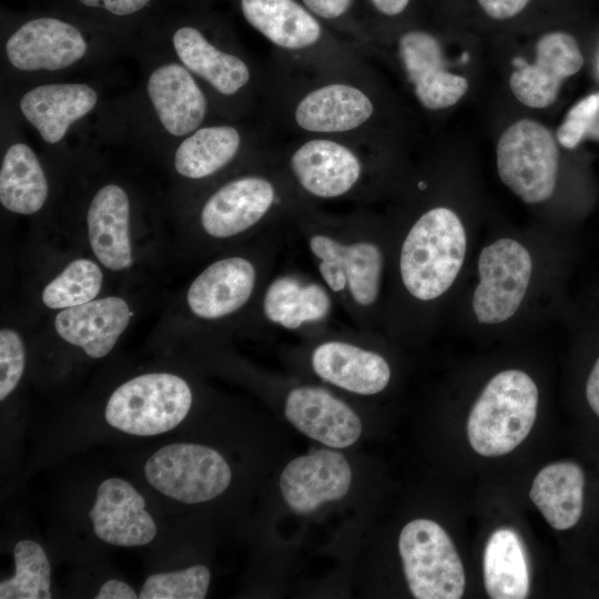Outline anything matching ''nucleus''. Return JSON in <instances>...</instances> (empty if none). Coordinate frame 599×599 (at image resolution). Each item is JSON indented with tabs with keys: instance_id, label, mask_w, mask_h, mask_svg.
<instances>
[{
	"instance_id": "nucleus-1",
	"label": "nucleus",
	"mask_w": 599,
	"mask_h": 599,
	"mask_svg": "<svg viewBox=\"0 0 599 599\" xmlns=\"http://www.w3.org/2000/svg\"><path fill=\"white\" fill-rule=\"evenodd\" d=\"M291 227L302 240L317 278L354 327L375 328L388 254L373 219L363 209L333 215L309 204L294 216Z\"/></svg>"
},
{
	"instance_id": "nucleus-2",
	"label": "nucleus",
	"mask_w": 599,
	"mask_h": 599,
	"mask_svg": "<svg viewBox=\"0 0 599 599\" xmlns=\"http://www.w3.org/2000/svg\"><path fill=\"white\" fill-rule=\"evenodd\" d=\"M306 205L278 164L276 151L211 190L197 207L196 231L210 248L236 246L291 225Z\"/></svg>"
},
{
	"instance_id": "nucleus-3",
	"label": "nucleus",
	"mask_w": 599,
	"mask_h": 599,
	"mask_svg": "<svg viewBox=\"0 0 599 599\" xmlns=\"http://www.w3.org/2000/svg\"><path fill=\"white\" fill-rule=\"evenodd\" d=\"M271 83L275 119L298 136H331L366 141L376 102L363 82V68L305 71Z\"/></svg>"
},
{
	"instance_id": "nucleus-4",
	"label": "nucleus",
	"mask_w": 599,
	"mask_h": 599,
	"mask_svg": "<svg viewBox=\"0 0 599 599\" xmlns=\"http://www.w3.org/2000/svg\"><path fill=\"white\" fill-rule=\"evenodd\" d=\"M290 227L270 230L206 264L186 287L184 304L189 314L209 325L251 316L273 275Z\"/></svg>"
},
{
	"instance_id": "nucleus-5",
	"label": "nucleus",
	"mask_w": 599,
	"mask_h": 599,
	"mask_svg": "<svg viewBox=\"0 0 599 599\" xmlns=\"http://www.w3.org/2000/svg\"><path fill=\"white\" fill-rule=\"evenodd\" d=\"M366 143L331 136H298L277 151V162L297 195L308 204H363L373 180Z\"/></svg>"
},
{
	"instance_id": "nucleus-6",
	"label": "nucleus",
	"mask_w": 599,
	"mask_h": 599,
	"mask_svg": "<svg viewBox=\"0 0 599 599\" xmlns=\"http://www.w3.org/2000/svg\"><path fill=\"white\" fill-rule=\"evenodd\" d=\"M467 248L465 227L446 206L423 212L408 227L397 253L399 283L412 300L429 303L457 278Z\"/></svg>"
},
{
	"instance_id": "nucleus-7",
	"label": "nucleus",
	"mask_w": 599,
	"mask_h": 599,
	"mask_svg": "<svg viewBox=\"0 0 599 599\" xmlns=\"http://www.w3.org/2000/svg\"><path fill=\"white\" fill-rule=\"evenodd\" d=\"M248 24L298 71H341L363 68L362 52L332 44L319 19L296 0H241Z\"/></svg>"
},
{
	"instance_id": "nucleus-8",
	"label": "nucleus",
	"mask_w": 599,
	"mask_h": 599,
	"mask_svg": "<svg viewBox=\"0 0 599 599\" xmlns=\"http://www.w3.org/2000/svg\"><path fill=\"white\" fill-rule=\"evenodd\" d=\"M538 388L522 370L507 369L495 375L473 405L467 437L479 455H506L530 433L537 416Z\"/></svg>"
},
{
	"instance_id": "nucleus-9",
	"label": "nucleus",
	"mask_w": 599,
	"mask_h": 599,
	"mask_svg": "<svg viewBox=\"0 0 599 599\" xmlns=\"http://www.w3.org/2000/svg\"><path fill=\"white\" fill-rule=\"evenodd\" d=\"M189 383L172 373H146L121 384L110 395L104 418L110 426L136 436H153L176 427L189 414Z\"/></svg>"
},
{
	"instance_id": "nucleus-10",
	"label": "nucleus",
	"mask_w": 599,
	"mask_h": 599,
	"mask_svg": "<svg viewBox=\"0 0 599 599\" xmlns=\"http://www.w3.org/2000/svg\"><path fill=\"white\" fill-rule=\"evenodd\" d=\"M404 573L417 599L461 598L466 578L460 557L448 534L435 521L415 519L398 538Z\"/></svg>"
},
{
	"instance_id": "nucleus-11",
	"label": "nucleus",
	"mask_w": 599,
	"mask_h": 599,
	"mask_svg": "<svg viewBox=\"0 0 599 599\" xmlns=\"http://www.w3.org/2000/svg\"><path fill=\"white\" fill-rule=\"evenodd\" d=\"M502 183L520 200L537 204L554 194L559 151L551 132L532 120H519L506 129L496 148Z\"/></svg>"
},
{
	"instance_id": "nucleus-12",
	"label": "nucleus",
	"mask_w": 599,
	"mask_h": 599,
	"mask_svg": "<svg viewBox=\"0 0 599 599\" xmlns=\"http://www.w3.org/2000/svg\"><path fill=\"white\" fill-rule=\"evenodd\" d=\"M146 481L162 495L184 504H200L220 496L232 473L215 449L175 443L156 450L145 463Z\"/></svg>"
},
{
	"instance_id": "nucleus-13",
	"label": "nucleus",
	"mask_w": 599,
	"mask_h": 599,
	"mask_svg": "<svg viewBox=\"0 0 599 599\" xmlns=\"http://www.w3.org/2000/svg\"><path fill=\"white\" fill-rule=\"evenodd\" d=\"M532 273L528 250L518 241L502 237L485 246L478 258L479 283L473 295V311L481 324H499L519 308Z\"/></svg>"
},
{
	"instance_id": "nucleus-14",
	"label": "nucleus",
	"mask_w": 599,
	"mask_h": 599,
	"mask_svg": "<svg viewBox=\"0 0 599 599\" xmlns=\"http://www.w3.org/2000/svg\"><path fill=\"white\" fill-rule=\"evenodd\" d=\"M331 328L307 335L313 341V373L324 383L353 394L370 396L384 390L392 377L386 358L354 341L353 334H337Z\"/></svg>"
},
{
	"instance_id": "nucleus-15",
	"label": "nucleus",
	"mask_w": 599,
	"mask_h": 599,
	"mask_svg": "<svg viewBox=\"0 0 599 599\" xmlns=\"http://www.w3.org/2000/svg\"><path fill=\"white\" fill-rule=\"evenodd\" d=\"M334 298L323 283L300 272L272 275L251 316L271 328L306 336L329 326Z\"/></svg>"
},
{
	"instance_id": "nucleus-16",
	"label": "nucleus",
	"mask_w": 599,
	"mask_h": 599,
	"mask_svg": "<svg viewBox=\"0 0 599 599\" xmlns=\"http://www.w3.org/2000/svg\"><path fill=\"white\" fill-rule=\"evenodd\" d=\"M87 241L93 257L113 273L130 271L135 263L131 201L116 183L102 185L85 213Z\"/></svg>"
},
{
	"instance_id": "nucleus-17",
	"label": "nucleus",
	"mask_w": 599,
	"mask_h": 599,
	"mask_svg": "<svg viewBox=\"0 0 599 599\" xmlns=\"http://www.w3.org/2000/svg\"><path fill=\"white\" fill-rule=\"evenodd\" d=\"M516 70L509 85L514 95L525 105L542 109L552 104L565 79L577 73L583 57L576 39L565 32H550L536 44L535 63L515 58Z\"/></svg>"
},
{
	"instance_id": "nucleus-18",
	"label": "nucleus",
	"mask_w": 599,
	"mask_h": 599,
	"mask_svg": "<svg viewBox=\"0 0 599 599\" xmlns=\"http://www.w3.org/2000/svg\"><path fill=\"white\" fill-rule=\"evenodd\" d=\"M397 57L416 99L427 110L456 104L468 89L465 78L447 70L441 44L428 32H405L398 39Z\"/></svg>"
},
{
	"instance_id": "nucleus-19",
	"label": "nucleus",
	"mask_w": 599,
	"mask_h": 599,
	"mask_svg": "<svg viewBox=\"0 0 599 599\" xmlns=\"http://www.w3.org/2000/svg\"><path fill=\"white\" fill-rule=\"evenodd\" d=\"M87 51V41L75 27L50 17L27 21L6 43L10 64L27 72L69 68L79 62Z\"/></svg>"
},
{
	"instance_id": "nucleus-20",
	"label": "nucleus",
	"mask_w": 599,
	"mask_h": 599,
	"mask_svg": "<svg viewBox=\"0 0 599 599\" xmlns=\"http://www.w3.org/2000/svg\"><path fill=\"white\" fill-rule=\"evenodd\" d=\"M284 415L301 433L334 448L353 445L362 434V422L354 409L322 386L290 388Z\"/></svg>"
},
{
	"instance_id": "nucleus-21",
	"label": "nucleus",
	"mask_w": 599,
	"mask_h": 599,
	"mask_svg": "<svg viewBox=\"0 0 599 599\" xmlns=\"http://www.w3.org/2000/svg\"><path fill=\"white\" fill-rule=\"evenodd\" d=\"M133 315L125 298L109 295L58 311L53 328L62 341L80 348L90 358L99 359L111 353Z\"/></svg>"
},
{
	"instance_id": "nucleus-22",
	"label": "nucleus",
	"mask_w": 599,
	"mask_h": 599,
	"mask_svg": "<svg viewBox=\"0 0 599 599\" xmlns=\"http://www.w3.org/2000/svg\"><path fill=\"white\" fill-rule=\"evenodd\" d=\"M352 484V469L343 454L319 449L300 456L284 468L280 487L295 512L308 514L321 505L346 496Z\"/></svg>"
},
{
	"instance_id": "nucleus-23",
	"label": "nucleus",
	"mask_w": 599,
	"mask_h": 599,
	"mask_svg": "<svg viewBox=\"0 0 599 599\" xmlns=\"http://www.w3.org/2000/svg\"><path fill=\"white\" fill-rule=\"evenodd\" d=\"M89 516L95 536L114 546H143L156 535L143 496L121 478H108L99 485Z\"/></svg>"
},
{
	"instance_id": "nucleus-24",
	"label": "nucleus",
	"mask_w": 599,
	"mask_h": 599,
	"mask_svg": "<svg viewBox=\"0 0 599 599\" xmlns=\"http://www.w3.org/2000/svg\"><path fill=\"white\" fill-rule=\"evenodd\" d=\"M146 92L159 122L176 138H185L202 126L209 101L194 75L176 62L154 69Z\"/></svg>"
},
{
	"instance_id": "nucleus-25",
	"label": "nucleus",
	"mask_w": 599,
	"mask_h": 599,
	"mask_svg": "<svg viewBox=\"0 0 599 599\" xmlns=\"http://www.w3.org/2000/svg\"><path fill=\"white\" fill-rule=\"evenodd\" d=\"M172 43L181 64L223 97L243 93L255 82L245 58L215 45L194 27L179 28Z\"/></svg>"
},
{
	"instance_id": "nucleus-26",
	"label": "nucleus",
	"mask_w": 599,
	"mask_h": 599,
	"mask_svg": "<svg viewBox=\"0 0 599 599\" xmlns=\"http://www.w3.org/2000/svg\"><path fill=\"white\" fill-rule=\"evenodd\" d=\"M97 103V91L85 83H50L26 92L19 104L21 113L42 140L57 144Z\"/></svg>"
},
{
	"instance_id": "nucleus-27",
	"label": "nucleus",
	"mask_w": 599,
	"mask_h": 599,
	"mask_svg": "<svg viewBox=\"0 0 599 599\" xmlns=\"http://www.w3.org/2000/svg\"><path fill=\"white\" fill-rule=\"evenodd\" d=\"M243 148L244 136L235 125H202L186 135L176 148L174 170L189 181H207L231 166Z\"/></svg>"
},
{
	"instance_id": "nucleus-28",
	"label": "nucleus",
	"mask_w": 599,
	"mask_h": 599,
	"mask_svg": "<svg viewBox=\"0 0 599 599\" xmlns=\"http://www.w3.org/2000/svg\"><path fill=\"white\" fill-rule=\"evenodd\" d=\"M586 474L575 461H556L536 475L530 499L556 530H568L581 519L585 509Z\"/></svg>"
},
{
	"instance_id": "nucleus-29",
	"label": "nucleus",
	"mask_w": 599,
	"mask_h": 599,
	"mask_svg": "<svg viewBox=\"0 0 599 599\" xmlns=\"http://www.w3.org/2000/svg\"><path fill=\"white\" fill-rule=\"evenodd\" d=\"M49 196V183L34 151L23 142L11 144L0 167V203L19 215L38 213Z\"/></svg>"
},
{
	"instance_id": "nucleus-30",
	"label": "nucleus",
	"mask_w": 599,
	"mask_h": 599,
	"mask_svg": "<svg viewBox=\"0 0 599 599\" xmlns=\"http://www.w3.org/2000/svg\"><path fill=\"white\" fill-rule=\"evenodd\" d=\"M484 582L493 599H524L530 590L526 551L516 531L495 530L484 551Z\"/></svg>"
},
{
	"instance_id": "nucleus-31",
	"label": "nucleus",
	"mask_w": 599,
	"mask_h": 599,
	"mask_svg": "<svg viewBox=\"0 0 599 599\" xmlns=\"http://www.w3.org/2000/svg\"><path fill=\"white\" fill-rule=\"evenodd\" d=\"M103 283L104 272L95 258L75 257L43 285L40 301L52 311L74 307L98 298Z\"/></svg>"
},
{
	"instance_id": "nucleus-32",
	"label": "nucleus",
	"mask_w": 599,
	"mask_h": 599,
	"mask_svg": "<svg viewBox=\"0 0 599 599\" xmlns=\"http://www.w3.org/2000/svg\"><path fill=\"white\" fill-rule=\"evenodd\" d=\"M16 573L0 582L1 599H50L51 569L43 548L33 540L17 542Z\"/></svg>"
},
{
	"instance_id": "nucleus-33",
	"label": "nucleus",
	"mask_w": 599,
	"mask_h": 599,
	"mask_svg": "<svg viewBox=\"0 0 599 599\" xmlns=\"http://www.w3.org/2000/svg\"><path fill=\"white\" fill-rule=\"evenodd\" d=\"M207 567L195 565L179 571L155 573L146 578L140 599H203L210 586Z\"/></svg>"
},
{
	"instance_id": "nucleus-34",
	"label": "nucleus",
	"mask_w": 599,
	"mask_h": 599,
	"mask_svg": "<svg viewBox=\"0 0 599 599\" xmlns=\"http://www.w3.org/2000/svg\"><path fill=\"white\" fill-rule=\"evenodd\" d=\"M557 138L566 149L576 148L585 139L599 141V92L581 99L568 111Z\"/></svg>"
},
{
	"instance_id": "nucleus-35",
	"label": "nucleus",
	"mask_w": 599,
	"mask_h": 599,
	"mask_svg": "<svg viewBox=\"0 0 599 599\" xmlns=\"http://www.w3.org/2000/svg\"><path fill=\"white\" fill-rule=\"evenodd\" d=\"M24 343L14 328L0 331V400H4L18 386L24 372Z\"/></svg>"
},
{
	"instance_id": "nucleus-36",
	"label": "nucleus",
	"mask_w": 599,
	"mask_h": 599,
	"mask_svg": "<svg viewBox=\"0 0 599 599\" xmlns=\"http://www.w3.org/2000/svg\"><path fill=\"white\" fill-rule=\"evenodd\" d=\"M353 3L354 0H302V4L314 16L325 21H335L345 17Z\"/></svg>"
},
{
	"instance_id": "nucleus-37",
	"label": "nucleus",
	"mask_w": 599,
	"mask_h": 599,
	"mask_svg": "<svg viewBox=\"0 0 599 599\" xmlns=\"http://www.w3.org/2000/svg\"><path fill=\"white\" fill-rule=\"evenodd\" d=\"M91 8H100L115 16H129L142 10L150 0H78Z\"/></svg>"
},
{
	"instance_id": "nucleus-38",
	"label": "nucleus",
	"mask_w": 599,
	"mask_h": 599,
	"mask_svg": "<svg viewBox=\"0 0 599 599\" xmlns=\"http://www.w3.org/2000/svg\"><path fill=\"white\" fill-rule=\"evenodd\" d=\"M481 9L494 19H509L518 14L530 0H477Z\"/></svg>"
},
{
	"instance_id": "nucleus-39",
	"label": "nucleus",
	"mask_w": 599,
	"mask_h": 599,
	"mask_svg": "<svg viewBox=\"0 0 599 599\" xmlns=\"http://www.w3.org/2000/svg\"><path fill=\"white\" fill-rule=\"evenodd\" d=\"M95 599H136L139 596L134 589L128 583L110 579L105 581L99 589Z\"/></svg>"
},
{
	"instance_id": "nucleus-40",
	"label": "nucleus",
	"mask_w": 599,
	"mask_h": 599,
	"mask_svg": "<svg viewBox=\"0 0 599 599\" xmlns=\"http://www.w3.org/2000/svg\"><path fill=\"white\" fill-rule=\"evenodd\" d=\"M585 393L589 408L599 418V356L588 375Z\"/></svg>"
},
{
	"instance_id": "nucleus-41",
	"label": "nucleus",
	"mask_w": 599,
	"mask_h": 599,
	"mask_svg": "<svg viewBox=\"0 0 599 599\" xmlns=\"http://www.w3.org/2000/svg\"><path fill=\"white\" fill-rule=\"evenodd\" d=\"M370 2L379 13L394 17L407 8L409 0H370Z\"/></svg>"
}]
</instances>
